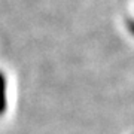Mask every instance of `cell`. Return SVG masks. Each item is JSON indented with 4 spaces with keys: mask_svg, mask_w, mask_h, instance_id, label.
Masks as SVG:
<instances>
[{
    "mask_svg": "<svg viewBox=\"0 0 134 134\" xmlns=\"http://www.w3.org/2000/svg\"><path fill=\"white\" fill-rule=\"evenodd\" d=\"M6 110V77L0 72V115Z\"/></svg>",
    "mask_w": 134,
    "mask_h": 134,
    "instance_id": "6da1fadb",
    "label": "cell"
},
{
    "mask_svg": "<svg viewBox=\"0 0 134 134\" xmlns=\"http://www.w3.org/2000/svg\"><path fill=\"white\" fill-rule=\"evenodd\" d=\"M127 29H128V31L134 36V19H128V21H127Z\"/></svg>",
    "mask_w": 134,
    "mask_h": 134,
    "instance_id": "7a4b0ae2",
    "label": "cell"
}]
</instances>
